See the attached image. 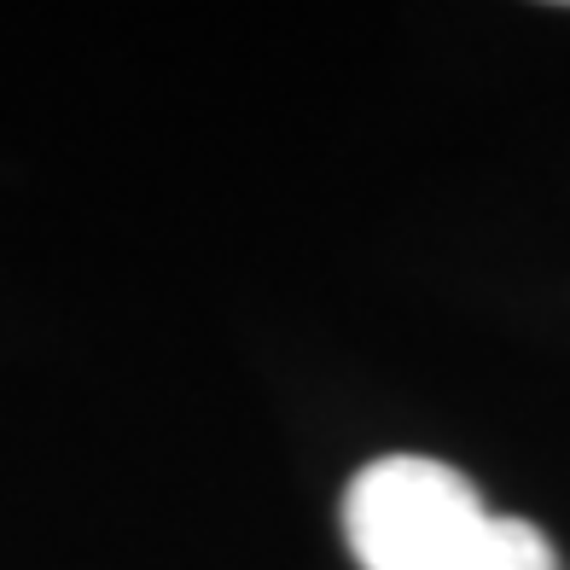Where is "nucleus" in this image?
Returning <instances> with one entry per match:
<instances>
[{
  "label": "nucleus",
  "mask_w": 570,
  "mask_h": 570,
  "mask_svg": "<svg viewBox=\"0 0 570 570\" xmlns=\"http://www.w3.org/2000/svg\"><path fill=\"white\" fill-rule=\"evenodd\" d=\"M489 507L472 478L431 454H384L344 489V535L361 570H465Z\"/></svg>",
  "instance_id": "nucleus-1"
},
{
  "label": "nucleus",
  "mask_w": 570,
  "mask_h": 570,
  "mask_svg": "<svg viewBox=\"0 0 570 570\" xmlns=\"http://www.w3.org/2000/svg\"><path fill=\"white\" fill-rule=\"evenodd\" d=\"M465 570H559V559H553L548 535H541L535 524L489 512V524L478 535L472 559H465Z\"/></svg>",
  "instance_id": "nucleus-2"
}]
</instances>
